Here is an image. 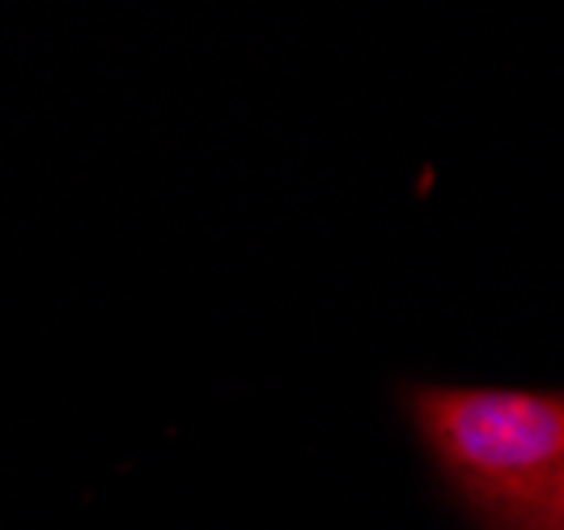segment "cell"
<instances>
[{"label":"cell","mask_w":564,"mask_h":530,"mask_svg":"<svg viewBox=\"0 0 564 530\" xmlns=\"http://www.w3.org/2000/svg\"><path fill=\"white\" fill-rule=\"evenodd\" d=\"M399 408L476 530H535L564 497V387L408 382Z\"/></svg>","instance_id":"cell-1"},{"label":"cell","mask_w":564,"mask_h":530,"mask_svg":"<svg viewBox=\"0 0 564 530\" xmlns=\"http://www.w3.org/2000/svg\"><path fill=\"white\" fill-rule=\"evenodd\" d=\"M535 530H564V497L556 505H552V509H547V513H543V518H539V527Z\"/></svg>","instance_id":"cell-2"}]
</instances>
